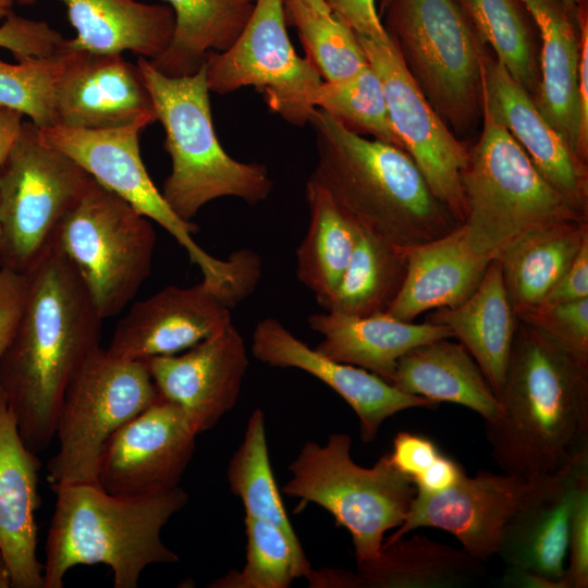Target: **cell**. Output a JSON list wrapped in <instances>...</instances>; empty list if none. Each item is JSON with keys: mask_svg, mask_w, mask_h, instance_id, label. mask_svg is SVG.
Segmentation results:
<instances>
[{"mask_svg": "<svg viewBox=\"0 0 588 588\" xmlns=\"http://www.w3.org/2000/svg\"><path fill=\"white\" fill-rule=\"evenodd\" d=\"M479 38L512 77L536 99L540 68L528 17L520 0H458Z\"/></svg>", "mask_w": 588, "mask_h": 588, "instance_id": "cell-36", "label": "cell"}, {"mask_svg": "<svg viewBox=\"0 0 588 588\" xmlns=\"http://www.w3.org/2000/svg\"><path fill=\"white\" fill-rule=\"evenodd\" d=\"M16 331L0 357V391L33 452L54 438L65 390L101 347L103 318L68 258L53 244L27 272Z\"/></svg>", "mask_w": 588, "mask_h": 588, "instance_id": "cell-1", "label": "cell"}, {"mask_svg": "<svg viewBox=\"0 0 588 588\" xmlns=\"http://www.w3.org/2000/svg\"><path fill=\"white\" fill-rule=\"evenodd\" d=\"M500 585L507 588H565L562 579L555 580L530 569L509 566Z\"/></svg>", "mask_w": 588, "mask_h": 588, "instance_id": "cell-50", "label": "cell"}, {"mask_svg": "<svg viewBox=\"0 0 588 588\" xmlns=\"http://www.w3.org/2000/svg\"><path fill=\"white\" fill-rule=\"evenodd\" d=\"M63 40L47 22L27 19L13 11L0 24V48L9 50L16 61L51 54Z\"/></svg>", "mask_w": 588, "mask_h": 588, "instance_id": "cell-42", "label": "cell"}, {"mask_svg": "<svg viewBox=\"0 0 588 588\" xmlns=\"http://www.w3.org/2000/svg\"><path fill=\"white\" fill-rule=\"evenodd\" d=\"M307 322L323 336L315 347L319 353L366 369L389 383L405 353L433 340L453 338L445 326L403 321L388 313L353 316L324 310L310 315Z\"/></svg>", "mask_w": 588, "mask_h": 588, "instance_id": "cell-24", "label": "cell"}, {"mask_svg": "<svg viewBox=\"0 0 588 588\" xmlns=\"http://www.w3.org/2000/svg\"><path fill=\"white\" fill-rule=\"evenodd\" d=\"M579 29V61H578V101L580 111L581 145L588 152V22L586 5L581 7L577 16Z\"/></svg>", "mask_w": 588, "mask_h": 588, "instance_id": "cell-48", "label": "cell"}, {"mask_svg": "<svg viewBox=\"0 0 588 588\" xmlns=\"http://www.w3.org/2000/svg\"><path fill=\"white\" fill-rule=\"evenodd\" d=\"M51 489L57 500L45 547L44 588H61L71 568L95 564L111 568L115 588H136L148 565L179 561L161 530L187 504L181 487L138 498L110 494L96 482Z\"/></svg>", "mask_w": 588, "mask_h": 588, "instance_id": "cell-4", "label": "cell"}, {"mask_svg": "<svg viewBox=\"0 0 588 588\" xmlns=\"http://www.w3.org/2000/svg\"><path fill=\"white\" fill-rule=\"evenodd\" d=\"M517 318L540 329L575 354L588 358V297L539 305Z\"/></svg>", "mask_w": 588, "mask_h": 588, "instance_id": "cell-41", "label": "cell"}, {"mask_svg": "<svg viewBox=\"0 0 588 588\" xmlns=\"http://www.w3.org/2000/svg\"><path fill=\"white\" fill-rule=\"evenodd\" d=\"M284 9L326 82L350 77L368 64L354 30L332 13H319L299 0H284Z\"/></svg>", "mask_w": 588, "mask_h": 588, "instance_id": "cell-39", "label": "cell"}, {"mask_svg": "<svg viewBox=\"0 0 588 588\" xmlns=\"http://www.w3.org/2000/svg\"><path fill=\"white\" fill-rule=\"evenodd\" d=\"M426 321L448 327L473 356L498 395L518 323L503 282L499 257L471 295L455 307L433 309ZM498 397V396H497Z\"/></svg>", "mask_w": 588, "mask_h": 588, "instance_id": "cell-28", "label": "cell"}, {"mask_svg": "<svg viewBox=\"0 0 588 588\" xmlns=\"http://www.w3.org/2000/svg\"><path fill=\"white\" fill-rule=\"evenodd\" d=\"M565 588L588 587V481L579 488L569 522Z\"/></svg>", "mask_w": 588, "mask_h": 588, "instance_id": "cell-43", "label": "cell"}, {"mask_svg": "<svg viewBox=\"0 0 588 588\" xmlns=\"http://www.w3.org/2000/svg\"><path fill=\"white\" fill-rule=\"evenodd\" d=\"M136 64L166 133L171 172L161 194L171 210L192 222L209 201L236 197L249 205L266 200L273 187L267 166L232 158L216 134L205 65L172 77L137 57Z\"/></svg>", "mask_w": 588, "mask_h": 588, "instance_id": "cell-5", "label": "cell"}, {"mask_svg": "<svg viewBox=\"0 0 588 588\" xmlns=\"http://www.w3.org/2000/svg\"><path fill=\"white\" fill-rule=\"evenodd\" d=\"M482 562L421 535L382 544L377 558L357 563L358 588H456L477 581Z\"/></svg>", "mask_w": 588, "mask_h": 588, "instance_id": "cell-30", "label": "cell"}, {"mask_svg": "<svg viewBox=\"0 0 588 588\" xmlns=\"http://www.w3.org/2000/svg\"><path fill=\"white\" fill-rule=\"evenodd\" d=\"M409 247L358 226L356 243L327 311L353 316L385 313L407 272Z\"/></svg>", "mask_w": 588, "mask_h": 588, "instance_id": "cell-34", "label": "cell"}, {"mask_svg": "<svg viewBox=\"0 0 588 588\" xmlns=\"http://www.w3.org/2000/svg\"><path fill=\"white\" fill-rule=\"evenodd\" d=\"M316 181L359 228L412 247L460 225L401 148L369 139L315 108Z\"/></svg>", "mask_w": 588, "mask_h": 588, "instance_id": "cell-3", "label": "cell"}, {"mask_svg": "<svg viewBox=\"0 0 588 588\" xmlns=\"http://www.w3.org/2000/svg\"><path fill=\"white\" fill-rule=\"evenodd\" d=\"M39 0H13L28 5ZM66 8L76 32L62 46L90 53L130 51L148 60L169 46L174 30V13L166 3L138 0H58Z\"/></svg>", "mask_w": 588, "mask_h": 588, "instance_id": "cell-26", "label": "cell"}, {"mask_svg": "<svg viewBox=\"0 0 588 588\" xmlns=\"http://www.w3.org/2000/svg\"><path fill=\"white\" fill-rule=\"evenodd\" d=\"M497 396L485 430L503 473L536 481L588 450V358L540 329L518 320Z\"/></svg>", "mask_w": 588, "mask_h": 588, "instance_id": "cell-2", "label": "cell"}, {"mask_svg": "<svg viewBox=\"0 0 588 588\" xmlns=\"http://www.w3.org/2000/svg\"><path fill=\"white\" fill-rule=\"evenodd\" d=\"M174 13L167 49L149 60L172 77L196 73L211 51L229 49L247 24L255 2L249 0H161Z\"/></svg>", "mask_w": 588, "mask_h": 588, "instance_id": "cell-32", "label": "cell"}, {"mask_svg": "<svg viewBox=\"0 0 588 588\" xmlns=\"http://www.w3.org/2000/svg\"><path fill=\"white\" fill-rule=\"evenodd\" d=\"M27 290V273L0 268V357L16 331Z\"/></svg>", "mask_w": 588, "mask_h": 588, "instance_id": "cell-44", "label": "cell"}, {"mask_svg": "<svg viewBox=\"0 0 588 588\" xmlns=\"http://www.w3.org/2000/svg\"><path fill=\"white\" fill-rule=\"evenodd\" d=\"M144 362L158 395L175 404L197 434L235 406L249 364L233 322L183 353Z\"/></svg>", "mask_w": 588, "mask_h": 588, "instance_id": "cell-17", "label": "cell"}, {"mask_svg": "<svg viewBox=\"0 0 588 588\" xmlns=\"http://www.w3.org/2000/svg\"><path fill=\"white\" fill-rule=\"evenodd\" d=\"M481 118V134L462 176L466 216L461 225L473 252L495 258L529 231L588 220L483 106Z\"/></svg>", "mask_w": 588, "mask_h": 588, "instance_id": "cell-6", "label": "cell"}, {"mask_svg": "<svg viewBox=\"0 0 588 588\" xmlns=\"http://www.w3.org/2000/svg\"><path fill=\"white\" fill-rule=\"evenodd\" d=\"M249 1L255 2L256 0H249Z\"/></svg>", "mask_w": 588, "mask_h": 588, "instance_id": "cell-56", "label": "cell"}, {"mask_svg": "<svg viewBox=\"0 0 588 588\" xmlns=\"http://www.w3.org/2000/svg\"><path fill=\"white\" fill-rule=\"evenodd\" d=\"M246 563L241 571L215 579L210 588H287L294 578L309 579L313 569L297 559L292 544L277 526L245 516Z\"/></svg>", "mask_w": 588, "mask_h": 588, "instance_id": "cell-40", "label": "cell"}, {"mask_svg": "<svg viewBox=\"0 0 588 588\" xmlns=\"http://www.w3.org/2000/svg\"><path fill=\"white\" fill-rule=\"evenodd\" d=\"M231 491L241 499L245 516L268 522L289 539L299 562L311 569L303 547L287 517L272 474L265 429V415L255 409L248 418L244 438L228 466Z\"/></svg>", "mask_w": 588, "mask_h": 588, "instance_id": "cell-35", "label": "cell"}, {"mask_svg": "<svg viewBox=\"0 0 588 588\" xmlns=\"http://www.w3.org/2000/svg\"><path fill=\"white\" fill-rule=\"evenodd\" d=\"M383 27L422 94L456 133L481 110L486 45L458 0H381Z\"/></svg>", "mask_w": 588, "mask_h": 588, "instance_id": "cell-7", "label": "cell"}, {"mask_svg": "<svg viewBox=\"0 0 588 588\" xmlns=\"http://www.w3.org/2000/svg\"><path fill=\"white\" fill-rule=\"evenodd\" d=\"M351 437L331 433L324 444L307 441L289 465L282 492L327 510L351 536L357 563L378 556L384 534L404 520L416 494L412 479L382 455L372 467L351 456Z\"/></svg>", "mask_w": 588, "mask_h": 588, "instance_id": "cell-8", "label": "cell"}, {"mask_svg": "<svg viewBox=\"0 0 588 588\" xmlns=\"http://www.w3.org/2000/svg\"><path fill=\"white\" fill-rule=\"evenodd\" d=\"M565 8L568 10L571 14H573L576 19L578 15V11L584 4H586V0H562Z\"/></svg>", "mask_w": 588, "mask_h": 588, "instance_id": "cell-54", "label": "cell"}, {"mask_svg": "<svg viewBox=\"0 0 588 588\" xmlns=\"http://www.w3.org/2000/svg\"><path fill=\"white\" fill-rule=\"evenodd\" d=\"M284 0H256L244 29L226 50L204 62L210 91L230 94L253 86L271 111L295 125L308 123L311 97L322 77L308 57H299L287 30Z\"/></svg>", "mask_w": 588, "mask_h": 588, "instance_id": "cell-13", "label": "cell"}, {"mask_svg": "<svg viewBox=\"0 0 588 588\" xmlns=\"http://www.w3.org/2000/svg\"><path fill=\"white\" fill-rule=\"evenodd\" d=\"M464 474L465 470L457 462L441 453L436 461L414 480L416 492H440L455 485Z\"/></svg>", "mask_w": 588, "mask_h": 588, "instance_id": "cell-49", "label": "cell"}, {"mask_svg": "<svg viewBox=\"0 0 588 588\" xmlns=\"http://www.w3.org/2000/svg\"><path fill=\"white\" fill-rule=\"evenodd\" d=\"M230 309L205 279L192 286L169 285L132 305L107 351L131 360L181 353L230 324Z\"/></svg>", "mask_w": 588, "mask_h": 588, "instance_id": "cell-18", "label": "cell"}, {"mask_svg": "<svg viewBox=\"0 0 588 588\" xmlns=\"http://www.w3.org/2000/svg\"><path fill=\"white\" fill-rule=\"evenodd\" d=\"M400 391L465 406L485 421L498 418L501 405L483 372L469 352L451 338L420 344L405 353L391 380Z\"/></svg>", "mask_w": 588, "mask_h": 588, "instance_id": "cell-29", "label": "cell"}, {"mask_svg": "<svg viewBox=\"0 0 588 588\" xmlns=\"http://www.w3.org/2000/svg\"><path fill=\"white\" fill-rule=\"evenodd\" d=\"M331 13L358 36L376 41H389L376 8V0H324Z\"/></svg>", "mask_w": 588, "mask_h": 588, "instance_id": "cell-46", "label": "cell"}, {"mask_svg": "<svg viewBox=\"0 0 588 588\" xmlns=\"http://www.w3.org/2000/svg\"><path fill=\"white\" fill-rule=\"evenodd\" d=\"M197 436L183 412L158 395L108 440L96 483L110 494L127 498L171 491L180 487Z\"/></svg>", "mask_w": 588, "mask_h": 588, "instance_id": "cell-15", "label": "cell"}, {"mask_svg": "<svg viewBox=\"0 0 588 588\" xmlns=\"http://www.w3.org/2000/svg\"><path fill=\"white\" fill-rule=\"evenodd\" d=\"M12 587V579L9 567L0 554V588Z\"/></svg>", "mask_w": 588, "mask_h": 588, "instance_id": "cell-52", "label": "cell"}, {"mask_svg": "<svg viewBox=\"0 0 588 588\" xmlns=\"http://www.w3.org/2000/svg\"><path fill=\"white\" fill-rule=\"evenodd\" d=\"M585 297H588V238L584 241L571 265L547 293L540 305L565 303Z\"/></svg>", "mask_w": 588, "mask_h": 588, "instance_id": "cell-47", "label": "cell"}, {"mask_svg": "<svg viewBox=\"0 0 588 588\" xmlns=\"http://www.w3.org/2000/svg\"><path fill=\"white\" fill-rule=\"evenodd\" d=\"M440 454L429 438L401 431L393 439V448L388 455L392 464L414 482Z\"/></svg>", "mask_w": 588, "mask_h": 588, "instance_id": "cell-45", "label": "cell"}, {"mask_svg": "<svg viewBox=\"0 0 588 588\" xmlns=\"http://www.w3.org/2000/svg\"><path fill=\"white\" fill-rule=\"evenodd\" d=\"M13 0H0V21H3L13 10Z\"/></svg>", "mask_w": 588, "mask_h": 588, "instance_id": "cell-55", "label": "cell"}, {"mask_svg": "<svg viewBox=\"0 0 588 588\" xmlns=\"http://www.w3.org/2000/svg\"><path fill=\"white\" fill-rule=\"evenodd\" d=\"M311 105L358 134H369L402 149L390 121L382 83L369 63L350 77L322 82Z\"/></svg>", "mask_w": 588, "mask_h": 588, "instance_id": "cell-38", "label": "cell"}, {"mask_svg": "<svg viewBox=\"0 0 588 588\" xmlns=\"http://www.w3.org/2000/svg\"><path fill=\"white\" fill-rule=\"evenodd\" d=\"M91 176L46 146L23 121L0 167V268L27 273L53 245L58 228Z\"/></svg>", "mask_w": 588, "mask_h": 588, "instance_id": "cell-10", "label": "cell"}, {"mask_svg": "<svg viewBox=\"0 0 588 588\" xmlns=\"http://www.w3.org/2000/svg\"><path fill=\"white\" fill-rule=\"evenodd\" d=\"M252 353L266 365L304 370L330 387L357 415L365 443L376 439L389 417L414 407L434 408L438 405L404 393L366 369L324 356L272 317L257 322Z\"/></svg>", "mask_w": 588, "mask_h": 588, "instance_id": "cell-19", "label": "cell"}, {"mask_svg": "<svg viewBox=\"0 0 588 588\" xmlns=\"http://www.w3.org/2000/svg\"><path fill=\"white\" fill-rule=\"evenodd\" d=\"M157 397L144 360L117 357L99 347L73 377L60 405L54 431L59 450L47 465L51 488L96 482L108 440Z\"/></svg>", "mask_w": 588, "mask_h": 588, "instance_id": "cell-12", "label": "cell"}, {"mask_svg": "<svg viewBox=\"0 0 588 588\" xmlns=\"http://www.w3.org/2000/svg\"><path fill=\"white\" fill-rule=\"evenodd\" d=\"M587 238L588 220L560 222L525 233L500 253L504 286L517 317L540 305Z\"/></svg>", "mask_w": 588, "mask_h": 588, "instance_id": "cell-31", "label": "cell"}, {"mask_svg": "<svg viewBox=\"0 0 588 588\" xmlns=\"http://www.w3.org/2000/svg\"><path fill=\"white\" fill-rule=\"evenodd\" d=\"M493 259L468 247L461 224L448 234L412 246L404 283L385 313L412 322L426 311L455 307L476 290Z\"/></svg>", "mask_w": 588, "mask_h": 588, "instance_id": "cell-27", "label": "cell"}, {"mask_svg": "<svg viewBox=\"0 0 588 588\" xmlns=\"http://www.w3.org/2000/svg\"><path fill=\"white\" fill-rule=\"evenodd\" d=\"M146 114L156 112L136 63L122 53L76 50L59 84L57 124L111 128Z\"/></svg>", "mask_w": 588, "mask_h": 588, "instance_id": "cell-22", "label": "cell"}, {"mask_svg": "<svg viewBox=\"0 0 588 588\" xmlns=\"http://www.w3.org/2000/svg\"><path fill=\"white\" fill-rule=\"evenodd\" d=\"M155 121V114H146L123 126L97 130L54 124L38 127V135L46 146L69 156L96 182L168 231L200 268L203 279L218 289L236 291L245 279L242 257L232 253L222 260L203 249L193 238L197 225L171 210L148 174L139 136Z\"/></svg>", "mask_w": 588, "mask_h": 588, "instance_id": "cell-11", "label": "cell"}, {"mask_svg": "<svg viewBox=\"0 0 588 588\" xmlns=\"http://www.w3.org/2000/svg\"><path fill=\"white\" fill-rule=\"evenodd\" d=\"M75 53L61 45L45 57L0 60V106L27 115L37 127L57 124L59 84Z\"/></svg>", "mask_w": 588, "mask_h": 588, "instance_id": "cell-37", "label": "cell"}, {"mask_svg": "<svg viewBox=\"0 0 588 588\" xmlns=\"http://www.w3.org/2000/svg\"><path fill=\"white\" fill-rule=\"evenodd\" d=\"M305 195L309 222L296 249V277L327 310L351 259L358 226L310 177Z\"/></svg>", "mask_w": 588, "mask_h": 588, "instance_id": "cell-33", "label": "cell"}, {"mask_svg": "<svg viewBox=\"0 0 588 588\" xmlns=\"http://www.w3.org/2000/svg\"><path fill=\"white\" fill-rule=\"evenodd\" d=\"M541 38L540 85L535 102L585 162L578 101L579 29L562 0H520Z\"/></svg>", "mask_w": 588, "mask_h": 588, "instance_id": "cell-25", "label": "cell"}, {"mask_svg": "<svg viewBox=\"0 0 588 588\" xmlns=\"http://www.w3.org/2000/svg\"><path fill=\"white\" fill-rule=\"evenodd\" d=\"M357 36L383 86L392 127L431 193L463 223L466 204L462 176L469 149L437 113L406 69L391 40Z\"/></svg>", "mask_w": 588, "mask_h": 588, "instance_id": "cell-14", "label": "cell"}, {"mask_svg": "<svg viewBox=\"0 0 588 588\" xmlns=\"http://www.w3.org/2000/svg\"><path fill=\"white\" fill-rule=\"evenodd\" d=\"M307 7L314 9L315 11L322 13V14H329L331 13L330 9L326 4L324 0H299Z\"/></svg>", "mask_w": 588, "mask_h": 588, "instance_id": "cell-53", "label": "cell"}, {"mask_svg": "<svg viewBox=\"0 0 588 588\" xmlns=\"http://www.w3.org/2000/svg\"><path fill=\"white\" fill-rule=\"evenodd\" d=\"M53 244L106 319L120 314L150 274L156 233L150 219L91 177Z\"/></svg>", "mask_w": 588, "mask_h": 588, "instance_id": "cell-9", "label": "cell"}, {"mask_svg": "<svg viewBox=\"0 0 588 588\" xmlns=\"http://www.w3.org/2000/svg\"><path fill=\"white\" fill-rule=\"evenodd\" d=\"M39 469L40 461L23 442L0 391V554L15 588H44L36 554Z\"/></svg>", "mask_w": 588, "mask_h": 588, "instance_id": "cell-23", "label": "cell"}, {"mask_svg": "<svg viewBox=\"0 0 588 588\" xmlns=\"http://www.w3.org/2000/svg\"><path fill=\"white\" fill-rule=\"evenodd\" d=\"M588 481V450L554 474L532 481L506 523L498 555L505 566L561 580L565 573L571 515L576 494Z\"/></svg>", "mask_w": 588, "mask_h": 588, "instance_id": "cell-20", "label": "cell"}, {"mask_svg": "<svg viewBox=\"0 0 588 588\" xmlns=\"http://www.w3.org/2000/svg\"><path fill=\"white\" fill-rule=\"evenodd\" d=\"M23 117L15 110L0 106V167L21 131Z\"/></svg>", "mask_w": 588, "mask_h": 588, "instance_id": "cell-51", "label": "cell"}, {"mask_svg": "<svg viewBox=\"0 0 588 588\" xmlns=\"http://www.w3.org/2000/svg\"><path fill=\"white\" fill-rule=\"evenodd\" d=\"M532 486L517 476L478 470L436 493L416 492L409 510L383 544L420 527L452 534L473 558L485 562L498 554L506 523Z\"/></svg>", "mask_w": 588, "mask_h": 588, "instance_id": "cell-16", "label": "cell"}, {"mask_svg": "<svg viewBox=\"0 0 588 588\" xmlns=\"http://www.w3.org/2000/svg\"><path fill=\"white\" fill-rule=\"evenodd\" d=\"M481 106L523 148L544 179L588 215V169L544 119L531 95L497 58L485 57Z\"/></svg>", "mask_w": 588, "mask_h": 588, "instance_id": "cell-21", "label": "cell"}]
</instances>
